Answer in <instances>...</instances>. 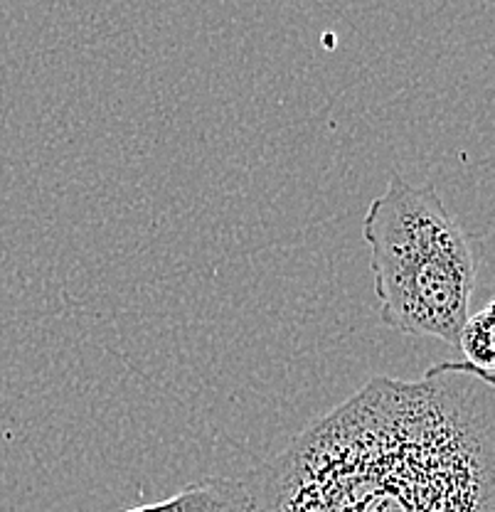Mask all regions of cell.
<instances>
[{
	"mask_svg": "<svg viewBox=\"0 0 495 512\" xmlns=\"http://www.w3.org/2000/svg\"><path fill=\"white\" fill-rule=\"evenodd\" d=\"M242 480L252 512H495L493 384L377 375Z\"/></svg>",
	"mask_w": 495,
	"mask_h": 512,
	"instance_id": "obj_1",
	"label": "cell"
},
{
	"mask_svg": "<svg viewBox=\"0 0 495 512\" xmlns=\"http://www.w3.org/2000/svg\"><path fill=\"white\" fill-rule=\"evenodd\" d=\"M380 320L402 335L454 345L471 316L478 256L434 185L390 175L363 220Z\"/></svg>",
	"mask_w": 495,
	"mask_h": 512,
	"instance_id": "obj_2",
	"label": "cell"
},
{
	"mask_svg": "<svg viewBox=\"0 0 495 512\" xmlns=\"http://www.w3.org/2000/svg\"><path fill=\"white\" fill-rule=\"evenodd\" d=\"M124 512H252V498L242 478L215 476L185 485L158 503L138 505Z\"/></svg>",
	"mask_w": 495,
	"mask_h": 512,
	"instance_id": "obj_3",
	"label": "cell"
},
{
	"mask_svg": "<svg viewBox=\"0 0 495 512\" xmlns=\"http://www.w3.org/2000/svg\"><path fill=\"white\" fill-rule=\"evenodd\" d=\"M493 303H486L478 313H471L463 323L456 348L463 352V365L471 367L478 380L493 384Z\"/></svg>",
	"mask_w": 495,
	"mask_h": 512,
	"instance_id": "obj_4",
	"label": "cell"
}]
</instances>
